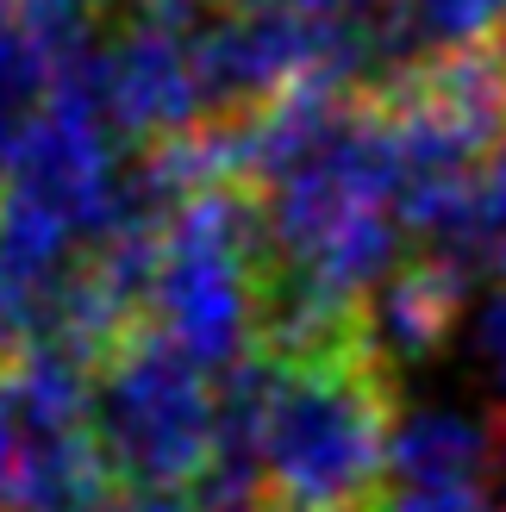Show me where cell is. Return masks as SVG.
<instances>
[{
	"label": "cell",
	"instance_id": "6da1fadb",
	"mask_svg": "<svg viewBox=\"0 0 506 512\" xmlns=\"http://www.w3.org/2000/svg\"><path fill=\"white\" fill-rule=\"evenodd\" d=\"M269 275L257 200L238 182H200L175 194L150 232L144 325L182 344L200 369L232 375L263 350Z\"/></svg>",
	"mask_w": 506,
	"mask_h": 512
},
{
	"label": "cell",
	"instance_id": "7a4b0ae2",
	"mask_svg": "<svg viewBox=\"0 0 506 512\" xmlns=\"http://www.w3.org/2000/svg\"><path fill=\"white\" fill-rule=\"evenodd\" d=\"M94 444L125 488H207L225 444V394H213V369L138 319L94 363Z\"/></svg>",
	"mask_w": 506,
	"mask_h": 512
},
{
	"label": "cell",
	"instance_id": "3957f363",
	"mask_svg": "<svg viewBox=\"0 0 506 512\" xmlns=\"http://www.w3.org/2000/svg\"><path fill=\"white\" fill-rule=\"evenodd\" d=\"M469 294V269L450 263L438 250H413L382 288L369 294V331L388 356H425L444 344V331L457 325Z\"/></svg>",
	"mask_w": 506,
	"mask_h": 512
},
{
	"label": "cell",
	"instance_id": "277c9868",
	"mask_svg": "<svg viewBox=\"0 0 506 512\" xmlns=\"http://www.w3.org/2000/svg\"><path fill=\"white\" fill-rule=\"evenodd\" d=\"M506 38V0H394L382 19V69L419 75L450 57H475Z\"/></svg>",
	"mask_w": 506,
	"mask_h": 512
},
{
	"label": "cell",
	"instance_id": "5b68a950",
	"mask_svg": "<svg viewBox=\"0 0 506 512\" xmlns=\"http://www.w3.org/2000/svg\"><path fill=\"white\" fill-rule=\"evenodd\" d=\"M88 57L57 44L25 7H13V19H0V175L19 157V144L38 125V113L50 107V94L63 88V75H75Z\"/></svg>",
	"mask_w": 506,
	"mask_h": 512
},
{
	"label": "cell",
	"instance_id": "8992f818",
	"mask_svg": "<svg viewBox=\"0 0 506 512\" xmlns=\"http://www.w3.org/2000/svg\"><path fill=\"white\" fill-rule=\"evenodd\" d=\"M488 475V431L463 413H419L394 431L388 481H482Z\"/></svg>",
	"mask_w": 506,
	"mask_h": 512
},
{
	"label": "cell",
	"instance_id": "52a82bcc",
	"mask_svg": "<svg viewBox=\"0 0 506 512\" xmlns=\"http://www.w3.org/2000/svg\"><path fill=\"white\" fill-rule=\"evenodd\" d=\"M432 250L450 256V263H463V269L494 275L500 288H506V144L494 150L482 169H475L463 207L450 213L444 238H438Z\"/></svg>",
	"mask_w": 506,
	"mask_h": 512
},
{
	"label": "cell",
	"instance_id": "ba28073f",
	"mask_svg": "<svg viewBox=\"0 0 506 512\" xmlns=\"http://www.w3.org/2000/svg\"><path fill=\"white\" fill-rule=\"evenodd\" d=\"M369 512H488L482 481H388Z\"/></svg>",
	"mask_w": 506,
	"mask_h": 512
},
{
	"label": "cell",
	"instance_id": "9c48e42d",
	"mask_svg": "<svg viewBox=\"0 0 506 512\" xmlns=\"http://www.w3.org/2000/svg\"><path fill=\"white\" fill-rule=\"evenodd\" d=\"M488 350H494V363L506 375V300H494V313H488Z\"/></svg>",
	"mask_w": 506,
	"mask_h": 512
},
{
	"label": "cell",
	"instance_id": "30bf717a",
	"mask_svg": "<svg viewBox=\"0 0 506 512\" xmlns=\"http://www.w3.org/2000/svg\"><path fill=\"white\" fill-rule=\"evenodd\" d=\"M13 7H19V0H0V19H13Z\"/></svg>",
	"mask_w": 506,
	"mask_h": 512
},
{
	"label": "cell",
	"instance_id": "8fae6325",
	"mask_svg": "<svg viewBox=\"0 0 506 512\" xmlns=\"http://www.w3.org/2000/svg\"><path fill=\"white\" fill-rule=\"evenodd\" d=\"M0 350H7V331H0Z\"/></svg>",
	"mask_w": 506,
	"mask_h": 512
}]
</instances>
